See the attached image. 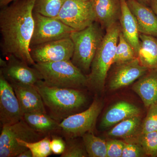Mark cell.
<instances>
[{
  "mask_svg": "<svg viewBox=\"0 0 157 157\" xmlns=\"http://www.w3.org/2000/svg\"><path fill=\"white\" fill-rule=\"evenodd\" d=\"M23 119L34 131L41 134L60 130L59 123L47 113H31L24 114Z\"/></svg>",
  "mask_w": 157,
  "mask_h": 157,
  "instance_id": "cell-21",
  "label": "cell"
},
{
  "mask_svg": "<svg viewBox=\"0 0 157 157\" xmlns=\"http://www.w3.org/2000/svg\"><path fill=\"white\" fill-rule=\"evenodd\" d=\"M17 157H33V155L31 151L27 149L18 155Z\"/></svg>",
  "mask_w": 157,
  "mask_h": 157,
  "instance_id": "cell-33",
  "label": "cell"
},
{
  "mask_svg": "<svg viewBox=\"0 0 157 157\" xmlns=\"http://www.w3.org/2000/svg\"><path fill=\"white\" fill-rule=\"evenodd\" d=\"M109 76L108 86L109 89L116 90L132 84L143 76L148 69L140 64L138 59L114 64Z\"/></svg>",
  "mask_w": 157,
  "mask_h": 157,
  "instance_id": "cell-12",
  "label": "cell"
},
{
  "mask_svg": "<svg viewBox=\"0 0 157 157\" xmlns=\"http://www.w3.org/2000/svg\"><path fill=\"white\" fill-rule=\"evenodd\" d=\"M126 1H128V0H126ZM135 1H137L138 2L141 3L144 5L150 7L151 0H135Z\"/></svg>",
  "mask_w": 157,
  "mask_h": 157,
  "instance_id": "cell-36",
  "label": "cell"
},
{
  "mask_svg": "<svg viewBox=\"0 0 157 157\" xmlns=\"http://www.w3.org/2000/svg\"><path fill=\"white\" fill-rule=\"evenodd\" d=\"M137 58L134 48L127 42L121 32L116 49L114 64L123 63Z\"/></svg>",
  "mask_w": 157,
  "mask_h": 157,
  "instance_id": "cell-26",
  "label": "cell"
},
{
  "mask_svg": "<svg viewBox=\"0 0 157 157\" xmlns=\"http://www.w3.org/2000/svg\"><path fill=\"white\" fill-rule=\"evenodd\" d=\"M66 142L62 137L53 136L50 141L52 151L56 155H62L66 148Z\"/></svg>",
  "mask_w": 157,
  "mask_h": 157,
  "instance_id": "cell-32",
  "label": "cell"
},
{
  "mask_svg": "<svg viewBox=\"0 0 157 157\" xmlns=\"http://www.w3.org/2000/svg\"><path fill=\"white\" fill-rule=\"evenodd\" d=\"M15 0H0V6L1 8L9 5L10 3L14 2Z\"/></svg>",
  "mask_w": 157,
  "mask_h": 157,
  "instance_id": "cell-35",
  "label": "cell"
},
{
  "mask_svg": "<svg viewBox=\"0 0 157 157\" xmlns=\"http://www.w3.org/2000/svg\"><path fill=\"white\" fill-rule=\"evenodd\" d=\"M76 31L81 30L96 21L91 1L65 0L55 17Z\"/></svg>",
  "mask_w": 157,
  "mask_h": 157,
  "instance_id": "cell-8",
  "label": "cell"
},
{
  "mask_svg": "<svg viewBox=\"0 0 157 157\" xmlns=\"http://www.w3.org/2000/svg\"><path fill=\"white\" fill-rule=\"evenodd\" d=\"M35 0H15L0 11L1 50L5 56L13 55L29 66L36 63L31 57L30 43L34 29Z\"/></svg>",
  "mask_w": 157,
  "mask_h": 157,
  "instance_id": "cell-1",
  "label": "cell"
},
{
  "mask_svg": "<svg viewBox=\"0 0 157 157\" xmlns=\"http://www.w3.org/2000/svg\"><path fill=\"white\" fill-rule=\"evenodd\" d=\"M135 143L143 148L146 155L157 156V131L135 136Z\"/></svg>",
  "mask_w": 157,
  "mask_h": 157,
  "instance_id": "cell-27",
  "label": "cell"
},
{
  "mask_svg": "<svg viewBox=\"0 0 157 157\" xmlns=\"http://www.w3.org/2000/svg\"><path fill=\"white\" fill-rule=\"evenodd\" d=\"M46 85L51 87L77 89L88 86L87 75L71 60L36 63L33 66Z\"/></svg>",
  "mask_w": 157,
  "mask_h": 157,
  "instance_id": "cell-4",
  "label": "cell"
},
{
  "mask_svg": "<svg viewBox=\"0 0 157 157\" xmlns=\"http://www.w3.org/2000/svg\"><path fill=\"white\" fill-rule=\"evenodd\" d=\"M74 138L67 137L66 140V146L61 157H85L88 156L85 146L74 140Z\"/></svg>",
  "mask_w": 157,
  "mask_h": 157,
  "instance_id": "cell-29",
  "label": "cell"
},
{
  "mask_svg": "<svg viewBox=\"0 0 157 157\" xmlns=\"http://www.w3.org/2000/svg\"><path fill=\"white\" fill-rule=\"evenodd\" d=\"M102 107L101 101L94 100L88 109L70 115L60 122V130L67 138H75L92 132Z\"/></svg>",
  "mask_w": 157,
  "mask_h": 157,
  "instance_id": "cell-9",
  "label": "cell"
},
{
  "mask_svg": "<svg viewBox=\"0 0 157 157\" xmlns=\"http://www.w3.org/2000/svg\"><path fill=\"white\" fill-rule=\"evenodd\" d=\"M150 7L157 16V0H151Z\"/></svg>",
  "mask_w": 157,
  "mask_h": 157,
  "instance_id": "cell-34",
  "label": "cell"
},
{
  "mask_svg": "<svg viewBox=\"0 0 157 157\" xmlns=\"http://www.w3.org/2000/svg\"><path fill=\"white\" fill-rule=\"evenodd\" d=\"M7 65L1 72L9 82L35 85L42 78L38 70L13 55L7 56Z\"/></svg>",
  "mask_w": 157,
  "mask_h": 157,
  "instance_id": "cell-13",
  "label": "cell"
},
{
  "mask_svg": "<svg viewBox=\"0 0 157 157\" xmlns=\"http://www.w3.org/2000/svg\"><path fill=\"white\" fill-rule=\"evenodd\" d=\"M121 33L119 21L105 31L101 45L96 52L87 75L88 84L97 90L104 89L107 75L114 64L116 49Z\"/></svg>",
  "mask_w": 157,
  "mask_h": 157,
  "instance_id": "cell-3",
  "label": "cell"
},
{
  "mask_svg": "<svg viewBox=\"0 0 157 157\" xmlns=\"http://www.w3.org/2000/svg\"><path fill=\"white\" fill-rule=\"evenodd\" d=\"M17 140L21 145L31 151L33 157H47L52 153L50 147L51 139L49 137H45L34 142H26L21 139H17Z\"/></svg>",
  "mask_w": 157,
  "mask_h": 157,
  "instance_id": "cell-25",
  "label": "cell"
},
{
  "mask_svg": "<svg viewBox=\"0 0 157 157\" xmlns=\"http://www.w3.org/2000/svg\"><path fill=\"white\" fill-rule=\"evenodd\" d=\"M146 155L143 148L135 142L125 143L121 157H140Z\"/></svg>",
  "mask_w": 157,
  "mask_h": 157,
  "instance_id": "cell-30",
  "label": "cell"
},
{
  "mask_svg": "<svg viewBox=\"0 0 157 157\" xmlns=\"http://www.w3.org/2000/svg\"><path fill=\"white\" fill-rule=\"evenodd\" d=\"M140 46L137 58L149 70L157 68V38L140 33Z\"/></svg>",
  "mask_w": 157,
  "mask_h": 157,
  "instance_id": "cell-20",
  "label": "cell"
},
{
  "mask_svg": "<svg viewBox=\"0 0 157 157\" xmlns=\"http://www.w3.org/2000/svg\"><path fill=\"white\" fill-rule=\"evenodd\" d=\"M125 144L116 139L107 141V157H121Z\"/></svg>",
  "mask_w": 157,
  "mask_h": 157,
  "instance_id": "cell-31",
  "label": "cell"
},
{
  "mask_svg": "<svg viewBox=\"0 0 157 157\" xmlns=\"http://www.w3.org/2000/svg\"><path fill=\"white\" fill-rule=\"evenodd\" d=\"M141 125L140 115L128 118L112 128L108 132V135L125 139L132 138L139 134Z\"/></svg>",
  "mask_w": 157,
  "mask_h": 157,
  "instance_id": "cell-22",
  "label": "cell"
},
{
  "mask_svg": "<svg viewBox=\"0 0 157 157\" xmlns=\"http://www.w3.org/2000/svg\"><path fill=\"white\" fill-rule=\"evenodd\" d=\"M140 109L129 102L121 101L113 104L105 113L101 123V128H107L128 118L140 115Z\"/></svg>",
  "mask_w": 157,
  "mask_h": 157,
  "instance_id": "cell-19",
  "label": "cell"
},
{
  "mask_svg": "<svg viewBox=\"0 0 157 157\" xmlns=\"http://www.w3.org/2000/svg\"><path fill=\"white\" fill-rule=\"evenodd\" d=\"M121 13L119 19L121 32L134 48L137 56L140 46L139 33L136 18L130 11L126 0H121Z\"/></svg>",
  "mask_w": 157,
  "mask_h": 157,
  "instance_id": "cell-17",
  "label": "cell"
},
{
  "mask_svg": "<svg viewBox=\"0 0 157 157\" xmlns=\"http://www.w3.org/2000/svg\"><path fill=\"white\" fill-rule=\"evenodd\" d=\"M65 0H35L34 12L51 17H56Z\"/></svg>",
  "mask_w": 157,
  "mask_h": 157,
  "instance_id": "cell-24",
  "label": "cell"
},
{
  "mask_svg": "<svg viewBox=\"0 0 157 157\" xmlns=\"http://www.w3.org/2000/svg\"><path fill=\"white\" fill-rule=\"evenodd\" d=\"M34 29L31 47L45 42L70 38L76 31L59 19L47 17L33 11Z\"/></svg>",
  "mask_w": 157,
  "mask_h": 157,
  "instance_id": "cell-7",
  "label": "cell"
},
{
  "mask_svg": "<svg viewBox=\"0 0 157 157\" xmlns=\"http://www.w3.org/2000/svg\"><path fill=\"white\" fill-rule=\"evenodd\" d=\"M104 29L95 21L86 28L73 32L70 36L74 45L71 62L86 75L105 35Z\"/></svg>",
  "mask_w": 157,
  "mask_h": 157,
  "instance_id": "cell-5",
  "label": "cell"
},
{
  "mask_svg": "<svg viewBox=\"0 0 157 157\" xmlns=\"http://www.w3.org/2000/svg\"><path fill=\"white\" fill-rule=\"evenodd\" d=\"M82 137L89 157H107V141L97 137L92 132L86 133Z\"/></svg>",
  "mask_w": 157,
  "mask_h": 157,
  "instance_id": "cell-23",
  "label": "cell"
},
{
  "mask_svg": "<svg viewBox=\"0 0 157 157\" xmlns=\"http://www.w3.org/2000/svg\"><path fill=\"white\" fill-rule=\"evenodd\" d=\"M7 65V61H5L2 58H0V66L1 68L5 67Z\"/></svg>",
  "mask_w": 157,
  "mask_h": 157,
  "instance_id": "cell-37",
  "label": "cell"
},
{
  "mask_svg": "<svg viewBox=\"0 0 157 157\" xmlns=\"http://www.w3.org/2000/svg\"><path fill=\"white\" fill-rule=\"evenodd\" d=\"M126 2L137 21L139 33L157 38V16L153 10L135 0Z\"/></svg>",
  "mask_w": 157,
  "mask_h": 157,
  "instance_id": "cell-16",
  "label": "cell"
},
{
  "mask_svg": "<svg viewBox=\"0 0 157 157\" xmlns=\"http://www.w3.org/2000/svg\"><path fill=\"white\" fill-rule=\"evenodd\" d=\"M35 86L45 107L49 109L51 117L58 122L76 113L87 101L84 94L77 89L51 87L42 80Z\"/></svg>",
  "mask_w": 157,
  "mask_h": 157,
  "instance_id": "cell-2",
  "label": "cell"
},
{
  "mask_svg": "<svg viewBox=\"0 0 157 157\" xmlns=\"http://www.w3.org/2000/svg\"><path fill=\"white\" fill-rule=\"evenodd\" d=\"M96 22L104 30L119 22L121 13V0H91Z\"/></svg>",
  "mask_w": 157,
  "mask_h": 157,
  "instance_id": "cell-15",
  "label": "cell"
},
{
  "mask_svg": "<svg viewBox=\"0 0 157 157\" xmlns=\"http://www.w3.org/2000/svg\"><path fill=\"white\" fill-rule=\"evenodd\" d=\"M2 128L0 135V157H17L28 149L19 144L17 139L31 142L42 139V134L34 131L23 119L15 124L3 125Z\"/></svg>",
  "mask_w": 157,
  "mask_h": 157,
  "instance_id": "cell-6",
  "label": "cell"
},
{
  "mask_svg": "<svg viewBox=\"0 0 157 157\" xmlns=\"http://www.w3.org/2000/svg\"><path fill=\"white\" fill-rule=\"evenodd\" d=\"M84 1H90L91 0H83Z\"/></svg>",
  "mask_w": 157,
  "mask_h": 157,
  "instance_id": "cell-38",
  "label": "cell"
},
{
  "mask_svg": "<svg viewBox=\"0 0 157 157\" xmlns=\"http://www.w3.org/2000/svg\"><path fill=\"white\" fill-rule=\"evenodd\" d=\"M155 131H157V101L148 107L147 114L141 124L138 134H145Z\"/></svg>",
  "mask_w": 157,
  "mask_h": 157,
  "instance_id": "cell-28",
  "label": "cell"
},
{
  "mask_svg": "<svg viewBox=\"0 0 157 157\" xmlns=\"http://www.w3.org/2000/svg\"><path fill=\"white\" fill-rule=\"evenodd\" d=\"M23 117L14 89L0 73V121L2 126L18 122L22 119Z\"/></svg>",
  "mask_w": 157,
  "mask_h": 157,
  "instance_id": "cell-11",
  "label": "cell"
},
{
  "mask_svg": "<svg viewBox=\"0 0 157 157\" xmlns=\"http://www.w3.org/2000/svg\"><path fill=\"white\" fill-rule=\"evenodd\" d=\"M10 83L19 101L23 115L35 112L47 113L42 97L35 85Z\"/></svg>",
  "mask_w": 157,
  "mask_h": 157,
  "instance_id": "cell-14",
  "label": "cell"
},
{
  "mask_svg": "<svg viewBox=\"0 0 157 157\" xmlns=\"http://www.w3.org/2000/svg\"><path fill=\"white\" fill-rule=\"evenodd\" d=\"M132 90L148 108L157 101V68L151 69L133 84Z\"/></svg>",
  "mask_w": 157,
  "mask_h": 157,
  "instance_id": "cell-18",
  "label": "cell"
},
{
  "mask_svg": "<svg viewBox=\"0 0 157 157\" xmlns=\"http://www.w3.org/2000/svg\"><path fill=\"white\" fill-rule=\"evenodd\" d=\"M74 45L70 38L45 42L31 47L30 52L35 63L71 60Z\"/></svg>",
  "mask_w": 157,
  "mask_h": 157,
  "instance_id": "cell-10",
  "label": "cell"
}]
</instances>
